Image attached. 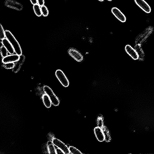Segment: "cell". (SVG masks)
<instances>
[{
    "label": "cell",
    "mask_w": 154,
    "mask_h": 154,
    "mask_svg": "<svg viewBox=\"0 0 154 154\" xmlns=\"http://www.w3.org/2000/svg\"><path fill=\"white\" fill-rule=\"evenodd\" d=\"M6 37L10 43L13 47L16 54L20 55L22 54L21 46L17 39L9 30L5 31Z\"/></svg>",
    "instance_id": "1"
},
{
    "label": "cell",
    "mask_w": 154,
    "mask_h": 154,
    "mask_svg": "<svg viewBox=\"0 0 154 154\" xmlns=\"http://www.w3.org/2000/svg\"><path fill=\"white\" fill-rule=\"evenodd\" d=\"M43 89L46 94L50 97L52 104L55 106H58L60 103L59 100L51 88L49 86H45L44 87Z\"/></svg>",
    "instance_id": "2"
},
{
    "label": "cell",
    "mask_w": 154,
    "mask_h": 154,
    "mask_svg": "<svg viewBox=\"0 0 154 154\" xmlns=\"http://www.w3.org/2000/svg\"><path fill=\"white\" fill-rule=\"evenodd\" d=\"M68 53L72 58L78 62H81L84 60L83 55L75 48H70L68 51Z\"/></svg>",
    "instance_id": "3"
},
{
    "label": "cell",
    "mask_w": 154,
    "mask_h": 154,
    "mask_svg": "<svg viewBox=\"0 0 154 154\" xmlns=\"http://www.w3.org/2000/svg\"><path fill=\"white\" fill-rule=\"evenodd\" d=\"M55 75L60 83L64 87H67L69 85V80L61 70H57L55 72Z\"/></svg>",
    "instance_id": "4"
},
{
    "label": "cell",
    "mask_w": 154,
    "mask_h": 154,
    "mask_svg": "<svg viewBox=\"0 0 154 154\" xmlns=\"http://www.w3.org/2000/svg\"><path fill=\"white\" fill-rule=\"evenodd\" d=\"M5 5L6 6L16 10L20 11L23 9L22 5L14 0H6Z\"/></svg>",
    "instance_id": "5"
},
{
    "label": "cell",
    "mask_w": 154,
    "mask_h": 154,
    "mask_svg": "<svg viewBox=\"0 0 154 154\" xmlns=\"http://www.w3.org/2000/svg\"><path fill=\"white\" fill-rule=\"evenodd\" d=\"M52 141L53 144L58 148L61 149L64 154L70 153L69 148L62 142L55 138L53 139Z\"/></svg>",
    "instance_id": "6"
},
{
    "label": "cell",
    "mask_w": 154,
    "mask_h": 154,
    "mask_svg": "<svg viewBox=\"0 0 154 154\" xmlns=\"http://www.w3.org/2000/svg\"><path fill=\"white\" fill-rule=\"evenodd\" d=\"M136 4L143 11L148 13H150L151 8L149 4L144 0H134Z\"/></svg>",
    "instance_id": "7"
},
{
    "label": "cell",
    "mask_w": 154,
    "mask_h": 154,
    "mask_svg": "<svg viewBox=\"0 0 154 154\" xmlns=\"http://www.w3.org/2000/svg\"><path fill=\"white\" fill-rule=\"evenodd\" d=\"M25 59L26 57L25 55L22 54L20 55L19 59L15 62L14 67L12 69V71L14 72L17 73L19 71L23 63L25 62Z\"/></svg>",
    "instance_id": "8"
},
{
    "label": "cell",
    "mask_w": 154,
    "mask_h": 154,
    "mask_svg": "<svg viewBox=\"0 0 154 154\" xmlns=\"http://www.w3.org/2000/svg\"><path fill=\"white\" fill-rule=\"evenodd\" d=\"M112 12L115 17L120 21L125 22L126 21L125 15L119 9L116 7L113 8Z\"/></svg>",
    "instance_id": "9"
},
{
    "label": "cell",
    "mask_w": 154,
    "mask_h": 154,
    "mask_svg": "<svg viewBox=\"0 0 154 154\" xmlns=\"http://www.w3.org/2000/svg\"><path fill=\"white\" fill-rule=\"evenodd\" d=\"M126 51L127 53L134 60L139 59V56L138 55L135 49L131 46L128 45L125 47Z\"/></svg>",
    "instance_id": "10"
},
{
    "label": "cell",
    "mask_w": 154,
    "mask_h": 154,
    "mask_svg": "<svg viewBox=\"0 0 154 154\" xmlns=\"http://www.w3.org/2000/svg\"><path fill=\"white\" fill-rule=\"evenodd\" d=\"M19 57L20 56L17 54L8 55L3 58L2 61L4 64L8 63H14L18 60Z\"/></svg>",
    "instance_id": "11"
},
{
    "label": "cell",
    "mask_w": 154,
    "mask_h": 154,
    "mask_svg": "<svg viewBox=\"0 0 154 154\" xmlns=\"http://www.w3.org/2000/svg\"><path fill=\"white\" fill-rule=\"evenodd\" d=\"M94 131L97 140L100 142L104 141V136L102 128L97 126L94 128Z\"/></svg>",
    "instance_id": "12"
},
{
    "label": "cell",
    "mask_w": 154,
    "mask_h": 154,
    "mask_svg": "<svg viewBox=\"0 0 154 154\" xmlns=\"http://www.w3.org/2000/svg\"><path fill=\"white\" fill-rule=\"evenodd\" d=\"M2 43L3 46L6 48L10 54H13L14 53L15 51L14 48L8 40L5 38L2 40Z\"/></svg>",
    "instance_id": "13"
},
{
    "label": "cell",
    "mask_w": 154,
    "mask_h": 154,
    "mask_svg": "<svg viewBox=\"0 0 154 154\" xmlns=\"http://www.w3.org/2000/svg\"><path fill=\"white\" fill-rule=\"evenodd\" d=\"M102 129L104 136V141L107 142H110L111 140V137L108 129L105 126H104Z\"/></svg>",
    "instance_id": "14"
},
{
    "label": "cell",
    "mask_w": 154,
    "mask_h": 154,
    "mask_svg": "<svg viewBox=\"0 0 154 154\" xmlns=\"http://www.w3.org/2000/svg\"><path fill=\"white\" fill-rule=\"evenodd\" d=\"M43 99L46 107L48 108H50L52 103L49 96L46 94H44L43 95Z\"/></svg>",
    "instance_id": "15"
},
{
    "label": "cell",
    "mask_w": 154,
    "mask_h": 154,
    "mask_svg": "<svg viewBox=\"0 0 154 154\" xmlns=\"http://www.w3.org/2000/svg\"><path fill=\"white\" fill-rule=\"evenodd\" d=\"M138 55L139 56V59H142L144 56V53L142 48L138 44L137 45L135 48Z\"/></svg>",
    "instance_id": "16"
},
{
    "label": "cell",
    "mask_w": 154,
    "mask_h": 154,
    "mask_svg": "<svg viewBox=\"0 0 154 154\" xmlns=\"http://www.w3.org/2000/svg\"><path fill=\"white\" fill-rule=\"evenodd\" d=\"M38 4L34 5L33 9L35 14L37 17H40L42 15L41 7Z\"/></svg>",
    "instance_id": "17"
},
{
    "label": "cell",
    "mask_w": 154,
    "mask_h": 154,
    "mask_svg": "<svg viewBox=\"0 0 154 154\" xmlns=\"http://www.w3.org/2000/svg\"><path fill=\"white\" fill-rule=\"evenodd\" d=\"M69 149L70 152V153L73 154L82 153H81V152L78 149L73 146H70L69 148Z\"/></svg>",
    "instance_id": "18"
},
{
    "label": "cell",
    "mask_w": 154,
    "mask_h": 154,
    "mask_svg": "<svg viewBox=\"0 0 154 154\" xmlns=\"http://www.w3.org/2000/svg\"><path fill=\"white\" fill-rule=\"evenodd\" d=\"M41 7L42 15L44 17H47L49 13L47 8L44 5L41 6Z\"/></svg>",
    "instance_id": "19"
},
{
    "label": "cell",
    "mask_w": 154,
    "mask_h": 154,
    "mask_svg": "<svg viewBox=\"0 0 154 154\" xmlns=\"http://www.w3.org/2000/svg\"><path fill=\"white\" fill-rule=\"evenodd\" d=\"M48 148L49 153L56 154V149L53 144L48 146Z\"/></svg>",
    "instance_id": "20"
},
{
    "label": "cell",
    "mask_w": 154,
    "mask_h": 154,
    "mask_svg": "<svg viewBox=\"0 0 154 154\" xmlns=\"http://www.w3.org/2000/svg\"><path fill=\"white\" fill-rule=\"evenodd\" d=\"M5 31H4L1 24L0 25V39L1 40H2L5 38Z\"/></svg>",
    "instance_id": "21"
},
{
    "label": "cell",
    "mask_w": 154,
    "mask_h": 154,
    "mask_svg": "<svg viewBox=\"0 0 154 154\" xmlns=\"http://www.w3.org/2000/svg\"><path fill=\"white\" fill-rule=\"evenodd\" d=\"M1 55L3 58L8 56V52L4 46L1 47Z\"/></svg>",
    "instance_id": "22"
},
{
    "label": "cell",
    "mask_w": 154,
    "mask_h": 154,
    "mask_svg": "<svg viewBox=\"0 0 154 154\" xmlns=\"http://www.w3.org/2000/svg\"><path fill=\"white\" fill-rule=\"evenodd\" d=\"M97 126L102 128L104 126V120L102 117H99L97 119Z\"/></svg>",
    "instance_id": "23"
},
{
    "label": "cell",
    "mask_w": 154,
    "mask_h": 154,
    "mask_svg": "<svg viewBox=\"0 0 154 154\" xmlns=\"http://www.w3.org/2000/svg\"><path fill=\"white\" fill-rule=\"evenodd\" d=\"M15 63H4V67L6 69H13L14 67Z\"/></svg>",
    "instance_id": "24"
},
{
    "label": "cell",
    "mask_w": 154,
    "mask_h": 154,
    "mask_svg": "<svg viewBox=\"0 0 154 154\" xmlns=\"http://www.w3.org/2000/svg\"><path fill=\"white\" fill-rule=\"evenodd\" d=\"M38 4L40 6H42L44 5L45 1L44 0H37Z\"/></svg>",
    "instance_id": "25"
},
{
    "label": "cell",
    "mask_w": 154,
    "mask_h": 154,
    "mask_svg": "<svg viewBox=\"0 0 154 154\" xmlns=\"http://www.w3.org/2000/svg\"><path fill=\"white\" fill-rule=\"evenodd\" d=\"M56 154L64 153L63 151L59 148L56 149Z\"/></svg>",
    "instance_id": "26"
},
{
    "label": "cell",
    "mask_w": 154,
    "mask_h": 154,
    "mask_svg": "<svg viewBox=\"0 0 154 154\" xmlns=\"http://www.w3.org/2000/svg\"><path fill=\"white\" fill-rule=\"evenodd\" d=\"M31 3L33 5L38 4L37 0H30Z\"/></svg>",
    "instance_id": "27"
},
{
    "label": "cell",
    "mask_w": 154,
    "mask_h": 154,
    "mask_svg": "<svg viewBox=\"0 0 154 154\" xmlns=\"http://www.w3.org/2000/svg\"><path fill=\"white\" fill-rule=\"evenodd\" d=\"M52 144H53L52 141H48L47 143V146Z\"/></svg>",
    "instance_id": "28"
},
{
    "label": "cell",
    "mask_w": 154,
    "mask_h": 154,
    "mask_svg": "<svg viewBox=\"0 0 154 154\" xmlns=\"http://www.w3.org/2000/svg\"><path fill=\"white\" fill-rule=\"evenodd\" d=\"M102 2L104 1V0H98Z\"/></svg>",
    "instance_id": "29"
},
{
    "label": "cell",
    "mask_w": 154,
    "mask_h": 154,
    "mask_svg": "<svg viewBox=\"0 0 154 154\" xmlns=\"http://www.w3.org/2000/svg\"><path fill=\"white\" fill-rule=\"evenodd\" d=\"M108 1H113V0H108Z\"/></svg>",
    "instance_id": "30"
}]
</instances>
